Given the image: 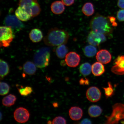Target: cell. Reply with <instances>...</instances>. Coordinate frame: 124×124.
Returning a JSON list of instances; mask_svg holds the SVG:
<instances>
[{"mask_svg": "<svg viewBox=\"0 0 124 124\" xmlns=\"http://www.w3.org/2000/svg\"><path fill=\"white\" fill-rule=\"evenodd\" d=\"M96 58L97 61L102 64L109 63L111 60V56L108 50L102 49L97 53Z\"/></svg>", "mask_w": 124, "mask_h": 124, "instance_id": "cell-13", "label": "cell"}, {"mask_svg": "<svg viewBox=\"0 0 124 124\" xmlns=\"http://www.w3.org/2000/svg\"><path fill=\"white\" fill-rule=\"evenodd\" d=\"M0 44L1 46L8 47L13 39L14 35L13 30L8 26H1L0 27Z\"/></svg>", "mask_w": 124, "mask_h": 124, "instance_id": "cell-6", "label": "cell"}, {"mask_svg": "<svg viewBox=\"0 0 124 124\" xmlns=\"http://www.w3.org/2000/svg\"><path fill=\"white\" fill-rule=\"evenodd\" d=\"M50 49L47 47L39 49L34 56V61L37 67L43 68L48 66L50 56Z\"/></svg>", "mask_w": 124, "mask_h": 124, "instance_id": "cell-3", "label": "cell"}, {"mask_svg": "<svg viewBox=\"0 0 124 124\" xmlns=\"http://www.w3.org/2000/svg\"><path fill=\"white\" fill-rule=\"evenodd\" d=\"M23 70L26 74L29 75H33L36 72V65L30 61H27L23 66Z\"/></svg>", "mask_w": 124, "mask_h": 124, "instance_id": "cell-19", "label": "cell"}, {"mask_svg": "<svg viewBox=\"0 0 124 124\" xmlns=\"http://www.w3.org/2000/svg\"><path fill=\"white\" fill-rule=\"evenodd\" d=\"M97 52L96 48L91 45L85 46L84 49V53L85 55L89 58L94 56Z\"/></svg>", "mask_w": 124, "mask_h": 124, "instance_id": "cell-25", "label": "cell"}, {"mask_svg": "<svg viewBox=\"0 0 124 124\" xmlns=\"http://www.w3.org/2000/svg\"><path fill=\"white\" fill-rule=\"evenodd\" d=\"M20 21L15 15H8L5 18L4 23L6 26L11 28L12 30L19 31L24 27V24Z\"/></svg>", "mask_w": 124, "mask_h": 124, "instance_id": "cell-7", "label": "cell"}, {"mask_svg": "<svg viewBox=\"0 0 124 124\" xmlns=\"http://www.w3.org/2000/svg\"><path fill=\"white\" fill-rule=\"evenodd\" d=\"M81 124H91L92 122L91 121L89 120V119L86 118L83 119V120L82 121Z\"/></svg>", "mask_w": 124, "mask_h": 124, "instance_id": "cell-35", "label": "cell"}, {"mask_svg": "<svg viewBox=\"0 0 124 124\" xmlns=\"http://www.w3.org/2000/svg\"><path fill=\"white\" fill-rule=\"evenodd\" d=\"M16 98L14 95L10 94L4 97L2 100V104L4 106L10 107L15 104Z\"/></svg>", "mask_w": 124, "mask_h": 124, "instance_id": "cell-23", "label": "cell"}, {"mask_svg": "<svg viewBox=\"0 0 124 124\" xmlns=\"http://www.w3.org/2000/svg\"><path fill=\"white\" fill-rule=\"evenodd\" d=\"M54 106L55 107H56V106L57 107L58 106V104H57V103H54L53 104Z\"/></svg>", "mask_w": 124, "mask_h": 124, "instance_id": "cell-36", "label": "cell"}, {"mask_svg": "<svg viewBox=\"0 0 124 124\" xmlns=\"http://www.w3.org/2000/svg\"><path fill=\"white\" fill-rule=\"evenodd\" d=\"M62 1L64 5L70 6L74 3V0H61Z\"/></svg>", "mask_w": 124, "mask_h": 124, "instance_id": "cell-32", "label": "cell"}, {"mask_svg": "<svg viewBox=\"0 0 124 124\" xmlns=\"http://www.w3.org/2000/svg\"><path fill=\"white\" fill-rule=\"evenodd\" d=\"M82 11L86 16H91L93 14L94 11L93 4L90 2L86 3L82 8Z\"/></svg>", "mask_w": 124, "mask_h": 124, "instance_id": "cell-21", "label": "cell"}, {"mask_svg": "<svg viewBox=\"0 0 124 124\" xmlns=\"http://www.w3.org/2000/svg\"><path fill=\"white\" fill-rule=\"evenodd\" d=\"M108 87L103 88L105 95L108 98L112 97L114 93V90L111 83L110 82H108Z\"/></svg>", "mask_w": 124, "mask_h": 124, "instance_id": "cell-29", "label": "cell"}, {"mask_svg": "<svg viewBox=\"0 0 124 124\" xmlns=\"http://www.w3.org/2000/svg\"><path fill=\"white\" fill-rule=\"evenodd\" d=\"M2 119V114H1V112L0 113V120Z\"/></svg>", "mask_w": 124, "mask_h": 124, "instance_id": "cell-37", "label": "cell"}, {"mask_svg": "<svg viewBox=\"0 0 124 124\" xmlns=\"http://www.w3.org/2000/svg\"><path fill=\"white\" fill-rule=\"evenodd\" d=\"M29 37L32 42H39L43 38L42 32L41 30L38 29H32L29 33Z\"/></svg>", "mask_w": 124, "mask_h": 124, "instance_id": "cell-17", "label": "cell"}, {"mask_svg": "<svg viewBox=\"0 0 124 124\" xmlns=\"http://www.w3.org/2000/svg\"><path fill=\"white\" fill-rule=\"evenodd\" d=\"M105 35L92 31L87 37V41L89 44L94 46H98L106 41Z\"/></svg>", "mask_w": 124, "mask_h": 124, "instance_id": "cell-8", "label": "cell"}, {"mask_svg": "<svg viewBox=\"0 0 124 124\" xmlns=\"http://www.w3.org/2000/svg\"><path fill=\"white\" fill-rule=\"evenodd\" d=\"M16 121L20 123H25L29 120L30 114L28 110L23 107L18 108L15 110L14 114Z\"/></svg>", "mask_w": 124, "mask_h": 124, "instance_id": "cell-9", "label": "cell"}, {"mask_svg": "<svg viewBox=\"0 0 124 124\" xmlns=\"http://www.w3.org/2000/svg\"><path fill=\"white\" fill-rule=\"evenodd\" d=\"M51 10L53 13L56 15H60L64 11L65 7L64 4L61 1H57L52 3L51 6Z\"/></svg>", "mask_w": 124, "mask_h": 124, "instance_id": "cell-16", "label": "cell"}, {"mask_svg": "<svg viewBox=\"0 0 124 124\" xmlns=\"http://www.w3.org/2000/svg\"><path fill=\"white\" fill-rule=\"evenodd\" d=\"M15 15L18 19L23 21H28L32 17L24 8L19 6L16 10Z\"/></svg>", "mask_w": 124, "mask_h": 124, "instance_id": "cell-14", "label": "cell"}, {"mask_svg": "<svg viewBox=\"0 0 124 124\" xmlns=\"http://www.w3.org/2000/svg\"><path fill=\"white\" fill-rule=\"evenodd\" d=\"M92 72L95 76H100L105 72L104 66L100 62H96L92 66Z\"/></svg>", "mask_w": 124, "mask_h": 124, "instance_id": "cell-18", "label": "cell"}, {"mask_svg": "<svg viewBox=\"0 0 124 124\" xmlns=\"http://www.w3.org/2000/svg\"><path fill=\"white\" fill-rule=\"evenodd\" d=\"M68 52V48L64 44L58 46L55 50L57 56L60 59H63L65 57Z\"/></svg>", "mask_w": 124, "mask_h": 124, "instance_id": "cell-22", "label": "cell"}, {"mask_svg": "<svg viewBox=\"0 0 124 124\" xmlns=\"http://www.w3.org/2000/svg\"><path fill=\"white\" fill-rule=\"evenodd\" d=\"M83 114V110L78 107H72L69 110L70 117L73 120H79L82 118Z\"/></svg>", "mask_w": 124, "mask_h": 124, "instance_id": "cell-15", "label": "cell"}, {"mask_svg": "<svg viewBox=\"0 0 124 124\" xmlns=\"http://www.w3.org/2000/svg\"><path fill=\"white\" fill-rule=\"evenodd\" d=\"M19 6L24 7L32 17L39 14L41 9L37 0H19Z\"/></svg>", "mask_w": 124, "mask_h": 124, "instance_id": "cell-5", "label": "cell"}, {"mask_svg": "<svg viewBox=\"0 0 124 124\" xmlns=\"http://www.w3.org/2000/svg\"><path fill=\"white\" fill-rule=\"evenodd\" d=\"M69 37V34L66 31L54 28L49 30L43 41L47 46H58L67 42Z\"/></svg>", "mask_w": 124, "mask_h": 124, "instance_id": "cell-1", "label": "cell"}, {"mask_svg": "<svg viewBox=\"0 0 124 124\" xmlns=\"http://www.w3.org/2000/svg\"><path fill=\"white\" fill-rule=\"evenodd\" d=\"M106 124H117L124 119V104L117 103L112 106V112L111 115L106 117Z\"/></svg>", "mask_w": 124, "mask_h": 124, "instance_id": "cell-4", "label": "cell"}, {"mask_svg": "<svg viewBox=\"0 0 124 124\" xmlns=\"http://www.w3.org/2000/svg\"><path fill=\"white\" fill-rule=\"evenodd\" d=\"M102 112V108L97 105H93L89 107L88 113L92 117H96L100 116Z\"/></svg>", "mask_w": 124, "mask_h": 124, "instance_id": "cell-20", "label": "cell"}, {"mask_svg": "<svg viewBox=\"0 0 124 124\" xmlns=\"http://www.w3.org/2000/svg\"><path fill=\"white\" fill-rule=\"evenodd\" d=\"M80 60V56L74 52H70L67 54L65 59L66 64L68 66L73 68L78 65Z\"/></svg>", "mask_w": 124, "mask_h": 124, "instance_id": "cell-11", "label": "cell"}, {"mask_svg": "<svg viewBox=\"0 0 124 124\" xmlns=\"http://www.w3.org/2000/svg\"><path fill=\"white\" fill-rule=\"evenodd\" d=\"M122 123L124 124V121H122Z\"/></svg>", "mask_w": 124, "mask_h": 124, "instance_id": "cell-38", "label": "cell"}, {"mask_svg": "<svg viewBox=\"0 0 124 124\" xmlns=\"http://www.w3.org/2000/svg\"><path fill=\"white\" fill-rule=\"evenodd\" d=\"M86 95L88 100L94 103L99 101L100 100L101 93L100 90L96 87L92 86L87 90Z\"/></svg>", "mask_w": 124, "mask_h": 124, "instance_id": "cell-10", "label": "cell"}, {"mask_svg": "<svg viewBox=\"0 0 124 124\" xmlns=\"http://www.w3.org/2000/svg\"><path fill=\"white\" fill-rule=\"evenodd\" d=\"M117 4L120 8L124 9V0H118Z\"/></svg>", "mask_w": 124, "mask_h": 124, "instance_id": "cell-33", "label": "cell"}, {"mask_svg": "<svg viewBox=\"0 0 124 124\" xmlns=\"http://www.w3.org/2000/svg\"><path fill=\"white\" fill-rule=\"evenodd\" d=\"M90 27L92 31L104 35H109L112 31L108 19L100 15L93 17L90 23Z\"/></svg>", "mask_w": 124, "mask_h": 124, "instance_id": "cell-2", "label": "cell"}, {"mask_svg": "<svg viewBox=\"0 0 124 124\" xmlns=\"http://www.w3.org/2000/svg\"><path fill=\"white\" fill-rule=\"evenodd\" d=\"M0 77L1 78H3L8 74L9 72V66L7 62L1 59L0 60Z\"/></svg>", "mask_w": 124, "mask_h": 124, "instance_id": "cell-24", "label": "cell"}, {"mask_svg": "<svg viewBox=\"0 0 124 124\" xmlns=\"http://www.w3.org/2000/svg\"><path fill=\"white\" fill-rule=\"evenodd\" d=\"M53 124H66V121L64 118L58 116L55 118L52 121Z\"/></svg>", "mask_w": 124, "mask_h": 124, "instance_id": "cell-30", "label": "cell"}, {"mask_svg": "<svg viewBox=\"0 0 124 124\" xmlns=\"http://www.w3.org/2000/svg\"><path fill=\"white\" fill-rule=\"evenodd\" d=\"M114 65L111 68V72L117 75H124V55L118 57Z\"/></svg>", "mask_w": 124, "mask_h": 124, "instance_id": "cell-12", "label": "cell"}, {"mask_svg": "<svg viewBox=\"0 0 124 124\" xmlns=\"http://www.w3.org/2000/svg\"><path fill=\"white\" fill-rule=\"evenodd\" d=\"M80 83L81 85H88L89 84V80L86 79H84L83 78H82L80 80Z\"/></svg>", "mask_w": 124, "mask_h": 124, "instance_id": "cell-34", "label": "cell"}, {"mask_svg": "<svg viewBox=\"0 0 124 124\" xmlns=\"http://www.w3.org/2000/svg\"><path fill=\"white\" fill-rule=\"evenodd\" d=\"M0 93L1 95H6L8 93L10 90V86L7 83L4 82L0 83Z\"/></svg>", "mask_w": 124, "mask_h": 124, "instance_id": "cell-28", "label": "cell"}, {"mask_svg": "<svg viewBox=\"0 0 124 124\" xmlns=\"http://www.w3.org/2000/svg\"><path fill=\"white\" fill-rule=\"evenodd\" d=\"M80 72L83 76H87L90 74L92 71V67L89 63L86 62L83 63L79 68Z\"/></svg>", "mask_w": 124, "mask_h": 124, "instance_id": "cell-26", "label": "cell"}, {"mask_svg": "<svg viewBox=\"0 0 124 124\" xmlns=\"http://www.w3.org/2000/svg\"><path fill=\"white\" fill-rule=\"evenodd\" d=\"M117 18L120 21H124V9L119 10L117 13Z\"/></svg>", "mask_w": 124, "mask_h": 124, "instance_id": "cell-31", "label": "cell"}, {"mask_svg": "<svg viewBox=\"0 0 124 124\" xmlns=\"http://www.w3.org/2000/svg\"><path fill=\"white\" fill-rule=\"evenodd\" d=\"M19 93L21 95L24 96H27L31 93L33 90L30 86H26L24 88H20L18 89Z\"/></svg>", "mask_w": 124, "mask_h": 124, "instance_id": "cell-27", "label": "cell"}]
</instances>
